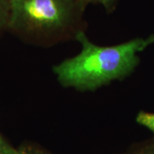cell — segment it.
Instances as JSON below:
<instances>
[{
	"label": "cell",
	"mask_w": 154,
	"mask_h": 154,
	"mask_svg": "<svg viewBox=\"0 0 154 154\" xmlns=\"http://www.w3.org/2000/svg\"><path fill=\"white\" fill-rule=\"evenodd\" d=\"M75 37L82 46L76 56L53 68L63 87L78 91H94L132 74L140 62L138 53L147 45L146 39L134 38L122 44L101 46L93 43L82 30Z\"/></svg>",
	"instance_id": "1"
},
{
	"label": "cell",
	"mask_w": 154,
	"mask_h": 154,
	"mask_svg": "<svg viewBox=\"0 0 154 154\" xmlns=\"http://www.w3.org/2000/svg\"><path fill=\"white\" fill-rule=\"evenodd\" d=\"M8 28L27 37L56 38L67 33L85 8L81 0H8Z\"/></svg>",
	"instance_id": "2"
},
{
	"label": "cell",
	"mask_w": 154,
	"mask_h": 154,
	"mask_svg": "<svg viewBox=\"0 0 154 154\" xmlns=\"http://www.w3.org/2000/svg\"><path fill=\"white\" fill-rule=\"evenodd\" d=\"M10 7L8 0H0V33L8 28Z\"/></svg>",
	"instance_id": "3"
},
{
	"label": "cell",
	"mask_w": 154,
	"mask_h": 154,
	"mask_svg": "<svg viewBox=\"0 0 154 154\" xmlns=\"http://www.w3.org/2000/svg\"><path fill=\"white\" fill-rule=\"evenodd\" d=\"M136 122L139 124L147 128L154 134V113L141 111L138 114Z\"/></svg>",
	"instance_id": "4"
},
{
	"label": "cell",
	"mask_w": 154,
	"mask_h": 154,
	"mask_svg": "<svg viewBox=\"0 0 154 154\" xmlns=\"http://www.w3.org/2000/svg\"><path fill=\"white\" fill-rule=\"evenodd\" d=\"M118 1L119 0H81L84 7H86L88 5H101L108 12L113 11L115 9L116 5Z\"/></svg>",
	"instance_id": "5"
},
{
	"label": "cell",
	"mask_w": 154,
	"mask_h": 154,
	"mask_svg": "<svg viewBox=\"0 0 154 154\" xmlns=\"http://www.w3.org/2000/svg\"><path fill=\"white\" fill-rule=\"evenodd\" d=\"M17 149L14 148L0 134V154H17Z\"/></svg>",
	"instance_id": "6"
},
{
	"label": "cell",
	"mask_w": 154,
	"mask_h": 154,
	"mask_svg": "<svg viewBox=\"0 0 154 154\" xmlns=\"http://www.w3.org/2000/svg\"><path fill=\"white\" fill-rule=\"evenodd\" d=\"M17 154H48L46 152H44L38 149L29 147V146H24L21 148L17 149Z\"/></svg>",
	"instance_id": "7"
},
{
	"label": "cell",
	"mask_w": 154,
	"mask_h": 154,
	"mask_svg": "<svg viewBox=\"0 0 154 154\" xmlns=\"http://www.w3.org/2000/svg\"><path fill=\"white\" fill-rule=\"evenodd\" d=\"M136 154H154V147H152V148H147L145 149L143 151L140 152Z\"/></svg>",
	"instance_id": "8"
},
{
	"label": "cell",
	"mask_w": 154,
	"mask_h": 154,
	"mask_svg": "<svg viewBox=\"0 0 154 154\" xmlns=\"http://www.w3.org/2000/svg\"><path fill=\"white\" fill-rule=\"evenodd\" d=\"M146 42H147V44L151 45L152 44V43H154V34L153 35H152V36H150L149 38H146Z\"/></svg>",
	"instance_id": "9"
}]
</instances>
